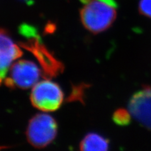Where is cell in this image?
<instances>
[{
    "label": "cell",
    "mask_w": 151,
    "mask_h": 151,
    "mask_svg": "<svg viewBox=\"0 0 151 151\" xmlns=\"http://www.w3.org/2000/svg\"><path fill=\"white\" fill-rule=\"evenodd\" d=\"M20 32L25 39V41L20 42V46L35 56L45 78H52L63 72L64 65L43 44L34 27L22 25Z\"/></svg>",
    "instance_id": "6da1fadb"
},
{
    "label": "cell",
    "mask_w": 151,
    "mask_h": 151,
    "mask_svg": "<svg viewBox=\"0 0 151 151\" xmlns=\"http://www.w3.org/2000/svg\"><path fill=\"white\" fill-rule=\"evenodd\" d=\"M84 6L80 12L81 22L87 30L98 34L109 28L116 17L114 0H80Z\"/></svg>",
    "instance_id": "7a4b0ae2"
},
{
    "label": "cell",
    "mask_w": 151,
    "mask_h": 151,
    "mask_svg": "<svg viewBox=\"0 0 151 151\" xmlns=\"http://www.w3.org/2000/svg\"><path fill=\"white\" fill-rule=\"evenodd\" d=\"M58 126L52 116L39 113L33 116L26 131L27 140L36 148H44L52 142L58 133Z\"/></svg>",
    "instance_id": "3957f363"
},
{
    "label": "cell",
    "mask_w": 151,
    "mask_h": 151,
    "mask_svg": "<svg viewBox=\"0 0 151 151\" xmlns=\"http://www.w3.org/2000/svg\"><path fill=\"white\" fill-rule=\"evenodd\" d=\"M63 100L64 93L59 85L49 80L35 84L30 93L32 105L43 111L58 110Z\"/></svg>",
    "instance_id": "277c9868"
},
{
    "label": "cell",
    "mask_w": 151,
    "mask_h": 151,
    "mask_svg": "<svg viewBox=\"0 0 151 151\" xmlns=\"http://www.w3.org/2000/svg\"><path fill=\"white\" fill-rule=\"evenodd\" d=\"M40 73V69L34 62L28 60H19L13 65L10 76L4 79V84L10 88H30L38 81Z\"/></svg>",
    "instance_id": "5b68a950"
},
{
    "label": "cell",
    "mask_w": 151,
    "mask_h": 151,
    "mask_svg": "<svg viewBox=\"0 0 151 151\" xmlns=\"http://www.w3.org/2000/svg\"><path fill=\"white\" fill-rule=\"evenodd\" d=\"M132 116L146 128L151 129V88L145 87L136 92L129 103Z\"/></svg>",
    "instance_id": "8992f818"
},
{
    "label": "cell",
    "mask_w": 151,
    "mask_h": 151,
    "mask_svg": "<svg viewBox=\"0 0 151 151\" xmlns=\"http://www.w3.org/2000/svg\"><path fill=\"white\" fill-rule=\"evenodd\" d=\"M0 40V60H1V81L5 79L9 66L14 60L22 55L23 52L19 46L16 45L8 34L4 30H1Z\"/></svg>",
    "instance_id": "52a82bcc"
},
{
    "label": "cell",
    "mask_w": 151,
    "mask_h": 151,
    "mask_svg": "<svg viewBox=\"0 0 151 151\" xmlns=\"http://www.w3.org/2000/svg\"><path fill=\"white\" fill-rule=\"evenodd\" d=\"M109 142L96 133H89L80 143V151H108Z\"/></svg>",
    "instance_id": "ba28073f"
},
{
    "label": "cell",
    "mask_w": 151,
    "mask_h": 151,
    "mask_svg": "<svg viewBox=\"0 0 151 151\" xmlns=\"http://www.w3.org/2000/svg\"><path fill=\"white\" fill-rule=\"evenodd\" d=\"M131 116L132 115L129 111L124 108H119L113 113L112 119L116 125L125 126L130 123Z\"/></svg>",
    "instance_id": "9c48e42d"
},
{
    "label": "cell",
    "mask_w": 151,
    "mask_h": 151,
    "mask_svg": "<svg viewBox=\"0 0 151 151\" xmlns=\"http://www.w3.org/2000/svg\"><path fill=\"white\" fill-rule=\"evenodd\" d=\"M88 87L89 85L83 83L73 86L72 91L68 98V101L69 102L79 101L83 103L85 90Z\"/></svg>",
    "instance_id": "30bf717a"
},
{
    "label": "cell",
    "mask_w": 151,
    "mask_h": 151,
    "mask_svg": "<svg viewBox=\"0 0 151 151\" xmlns=\"http://www.w3.org/2000/svg\"><path fill=\"white\" fill-rule=\"evenodd\" d=\"M139 7L142 15L151 18V0H140Z\"/></svg>",
    "instance_id": "8fae6325"
}]
</instances>
